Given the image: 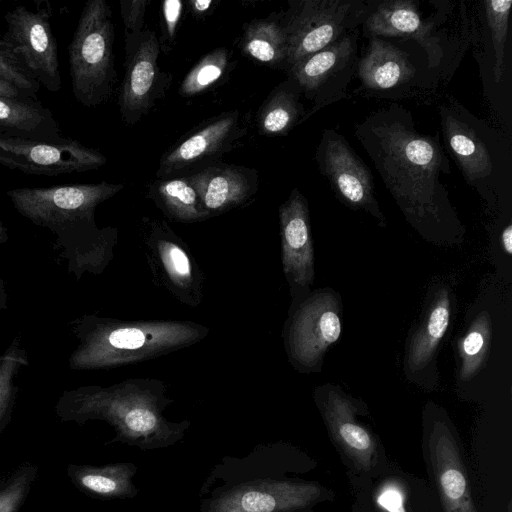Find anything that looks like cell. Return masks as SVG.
<instances>
[{
	"label": "cell",
	"instance_id": "6da1fadb",
	"mask_svg": "<svg viewBox=\"0 0 512 512\" xmlns=\"http://www.w3.org/2000/svg\"><path fill=\"white\" fill-rule=\"evenodd\" d=\"M317 462L300 448L278 441L257 445L243 457L225 456L199 492L200 512H317L336 498L318 481L300 478Z\"/></svg>",
	"mask_w": 512,
	"mask_h": 512
},
{
	"label": "cell",
	"instance_id": "7a4b0ae2",
	"mask_svg": "<svg viewBox=\"0 0 512 512\" xmlns=\"http://www.w3.org/2000/svg\"><path fill=\"white\" fill-rule=\"evenodd\" d=\"M173 402L162 380L135 378L110 386L87 385L65 390L55 404L62 422L79 425L90 420L110 424L120 441L140 449L168 447L181 440L188 420L172 422L165 409Z\"/></svg>",
	"mask_w": 512,
	"mask_h": 512
},
{
	"label": "cell",
	"instance_id": "3957f363",
	"mask_svg": "<svg viewBox=\"0 0 512 512\" xmlns=\"http://www.w3.org/2000/svg\"><path fill=\"white\" fill-rule=\"evenodd\" d=\"M69 326L78 345L68 358L73 371L110 369L158 358L202 341L209 328L193 321H127L84 314Z\"/></svg>",
	"mask_w": 512,
	"mask_h": 512
},
{
	"label": "cell",
	"instance_id": "277c9868",
	"mask_svg": "<svg viewBox=\"0 0 512 512\" xmlns=\"http://www.w3.org/2000/svg\"><path fill=\"white\" fill-rule=\"evenodd\" d=\"M358 138L402 206L407 210L434 208L435 197L444 193L440 172L449 166L432 137L418 134L407 118L389 110L364 123Z\"/></svg>",
	"mask_w": 512,
	"mask_h": 512
},
{
	"label": "cell",
	"instance_id": "5b68a950",
	"mask_svg": "<svg viewBox=\"0 0 512 512\" xmlns=\"http://www.w3.org/2000/svg\"><path fill=\"white\" fill-rule=\"evenodd\" d=\"M112 10L105 0H88L68 45L72 92L78 103L96 107L110 99L114 67Z\"/></svg>",
	"mask_w": 512,
	"mask_h": 512
},
{
	"label": "cell",
	"instance_id": "8992f818",
	"mask_svg": "<svg viewBox=\"0 0 512 512\" xmlns=\"http://www.w3.org/2000/svg\"><path fill=\"white\" fill-rule=\"evenodd\" d=\"M421 446L442 512H478L459 435L440 410L430 409L426 414Z\"/></svg>",
	"mask_w": 512,
	"mask_h": 512
},
{
	"label": "cell",
	"instance_id": "52a82bcc",
	"mask_svg": "<svg viewBox=\"0 0 512 512\" xmlns=\"http://www.w3.org/2000/svg\"><path fill=\"white\" fill-rule=\"evenodd\" d=\"M140 235L154 283L180 303L197 308L204 298V275L187 244L159 219L144 217Z\"/></svg>",
	"mask_w": 512,
	"mask_h": 512
},
{
	"label": "cell",
	"instance_id": "ba28073f",
	"mask_svg": "<svg viewBox=\"0 0 512 512\" xmlns=\"http://www.w3.org/2000/svg\"><path fill=\"white\" fill-rule=\"evenodd\" d=\"M289 4V10L283 15L287 70L344 37L367 12L359 1L301 0Z\"/></svg>",
	"mask_w": 512,
	"mask_h": 512
},
{
	"label": "cell",
	"instance_id": "9c48e42d",
	"mask_svg": "<svg viewBox=\"0 0 512 512\" xmlns=\"http://www.w3.org/2000/svg\"><path fill=\"white\" fill-rule=\"evenodd\" d=\"M106 162L100 151L72 138L45 141L0 128V165L9 169L58 176L95 170Z\"/></svg>",
	"mask_w": 512,
	"mask_h": 512
},
{
	"label": "cell",
	"instance_id": "30bf717a",
	"mask_svg": "<svg viewBox=\"0 0 512 512\" xmlns=\"http://www.w3.org/2000/svg\"><path fill=\"white\" fill-rule=\"evenodd\" d=\"M35 8L19 5L4 19L3 39L26 70L48 91L61 88L57 40L51 29L50 3L36 2Z\"/></svg>",
	"mask_w": 512,
	"mask_h": 512
},
{
	"label": "cell",
	"instance_id": "8fae6325",
	"mask_svg": "<svg viewBox=\"0 0 512 512\" xmlns=\"http://www.w3.org/2000/svg\"><path fill=\"white\" fill-rule=\"evenodd\" d=\"M318 403L349 480L368 476L389 461L378 436L358 419L360 408L351 399L331 389Z\"/></svg>",
	"mask_w": 512,
	"mask_h": 512
},
{
	"label": "cell",
	"instance_id": "7c38bea8",
	"mask_svg": "<svg viewBox=\"0 0 512 512\" xmlns=\"http://www.w3.org/2000/svg\"><path fill=\"white\" fill-rule=\"evenodd\" d=\"M349 482V512H442L431 483L390 460L378 471Z\"/></svg>",
	"mask_w": 512,
	"mask_h": 512
},
{
	"label": "cell",
	"instance_id": "4fadbf2b",
	"mask_svg": "<svg viewBox=\"0 0 512 512\" xmlns=\"http://www.w3.org/2000/svg\"><path fill=\"white\" fill-rule=\"evenodd\" d=\"M123 188L122 183L101 181L48 188H16L8 190L6 195L20 215L46 229L72 214L95 212L99 204Z\"/></svg>",
	"mask_w": 512,
	"mask_h": 512
},
{
	"label": "cell",
	"instance_id": "5bb4252c",
	"mask_svg": "<svg viewBox=\"0 0 512 512\" xmlns=\"http://www.w3.org/2000/svg\"><path fill=\"white\" fill-rule=\"evenodd\" d=\"M160 42L156 34L144 29L125 39V73L119 92L122 120L135 124L148 113L163 89L158 66Z\"/></svg>",
	"mask_w": 512,
	"mask_h": 512
},
{
	"label": "cell",
	"instance_id": "9a60e30c",
	"mask_svg": "<svg viewBox=\"0 0 512 512\" xmlns=\"http://www.w3.org/2000/svg\"><path fill=\"white\" fill-rule=\"evenodd\" d=\"M340 334L337 301L332 295L316 294L293 315L286 337L288 356L295 365L312 367Z\"/></svg>",
	"mask_w": 512,
	"mask_h": 512
},
{
	"label": "cell",
	"instance_id": "2e32d148",
	"mask_svg": "<svg viewBox=\"0 0 512 512\" xmlns=\"http://www.w3.org/2000/svg\"><path fill=\"white\" fill-rule=\"evenodd\" d=\"M238 111L224 113L166 151L160 159L157 176L177 175L227 152L245 133Z\"/></svg>",
	"mask_w": 512,
	"mask_h": 512
},
{
	"label": "cell",
	"instance_id": "e0dca14e",
	"mask_svg": "<svg viewBox=\"0 0 512 512\" xmlns=\"http://www.w3.org/2000/svg\"><path fill=\"white\" fill-rule=\"evenodd\" d=\"M317 159L322 172L346 202L380 215L373 195L371 173L343 137L333 130L325 131Z\"/></svg>",
	"mask_w": 512,
	"mask_h": 512
},
{
	"label": "cell",
	"instance_id": "ac0fdd59",
	"mask_svg": "<svg viewBox=\"0 0 512 512\" xmlns=\"http://www.w3.org/2000/svg\"><path fill=\"white\" fill-rule=\"evenodd\" d=\"M282 265L295 290L307 288L314 280V251L306 199L294 189L279 208Z\"/></svg>",
	"mask_w": 512,
	"mask_h": 512
},
{
	"label": "cell",
	"instance_id": "d6986e66",
	"mask_svg": "<svg viewBox=\"0 0 512 512\" xmlns=\"http://www.w3.org/2000/svg\"><path fill=\"white\" fill-rule=\"evenodd\" d=\"M185 177L210 217L243 205L259 186L256 170L232 164L207 166Z\"/></svg>",
	"mask_w": 512,
	"mask_h": 512
},
{
	"label": "cell",
	"instance_id": "ffe728a7",
	"mask_svg": "<svg viewBox=\"0 0 512 512\" xmlns=\"http://www.w3.org/2000/svg\"><path fill=\"white\" fill-rule=\"evenodd\" d=\"M365 26L368 32L378 36H401L416 40L424 47L430 61L441 57V49L434 38L432 23H425L416 3L411 0H394L378 3L370 11Z\"/></svg>",
	"mask_w": 512,
	"mask_h": 512
},
{
	"label": "cell",
	"instance_id": "44dd1931",
	"mask_svg": "<svg viewBox=\"0 0 512 512\" xmlns=\"http://www.w3.org/2000/svg\"><path fill=\"white\" fill-rule=\"evenodd\" d=\"M356 51V37L345 35L330 46L298 61L288 69L290 78L301 92L312 98L351 65Z\"/></svg>",
	"mask_w": 512,
	"mask_h": 512
},
{
	"label": "cell",
	"instance_id": "7402d4cb",
	"mask_svg": "<svg viewBox=\"0 0 512 512\" xmlns=\"http://www.w3.org/2000/svg\"><path fill=\"white\" fill-rule=\"evenodd\" d=\"M137 467L132 463L106 465L69 464L66 472L72 484L94 498H132L138 489L133 483Z\"/></svg>",
	"mask_w": 512,
	"mask_h": 512
},
{
	"label": "cell",
	"instance_id": "603a6c76",
	"mask_svg": "<svg viewBox=\"0 0 512 512\" xmlns=\"http://www.w3.org/2000/svg\"><path fill=\"white\" fill-rule=\"evenodd\" d=\"M0 128L45 141L64 138L58 121L39 100L0 96Z\"/></svg>",
	"mask_w": 512,
	"mask_h": 512
},
{
	"label": "cell",
	"instance_id": "cb8c5ba5",
	"mask_svg": "<svg viewBox=\"0 0 512 512\" xmlns=\"http://www.w3.org/2000/svg\"><path fill=\"white\" fill-rule=\"evenodd\" d=\"M414 73L407 55L394 45L373 37L359 63V76L371 89L386 90L407 81Z\"/></svg>",
	"mask_w": 512,
	"mask_h": 512
},
{
	"label": "cell",
	"instance_id": "d4e9b609",
	"mask_svg": "<svg viewBox=\"0 0 512 512\" xmlns=\"http://www.w3.org/2000/svg\"><path fill=\"white\" fill-rule=\"evenodd\" d=\"M241 50L254 61L274 67L287 66V37L283 16L255 19L246 23Z\"/></svg>",
	"mask_w": 512,
	"mask_h": 512
},
{
	"label": "cell",
	"instance_id": "484cf974",
	"mask_svg": "<svg viewBox=\"0 0 512 512\" xmlns=\"http://www.w3.org/2000/svg\"><path fill=\"white\" fill-rule=\"evenodd\" d=\"M148 197L173 221L193 223L210 218L201 204L198 193L185 176L152 182Z\"/></svg>",
	"mask_w": 512,
	"mask_h": 512
},
{
	"label": "cell",
	"instance_id": "4316f807",
	"mask_svg": "<svg viewBox=\"0 0 512 512\" xmlns=\"http://www.w3.org/2000/svg\"><path fill=\"white\" fill-rule=\"evenodd\" d=\"M298 85L289 78L275 87L258 110L256 122L261 135H285L304 113Z\"/></svg>",
	"mask_w": 512,
	"mask_h": 512
},
{
	"label": "cell",
	"instance_id": "83f0119b",
	"mask_svg": "<svg viewBox=\"0 0 512 512\" xmlns=\"http://www.w3.org/2000/svg\"><path fill=\"white\" fill-rule=\"evenodd\" d=\"M444 132L466 178L475 183L490 176L492 161L485 145L465 123L450 114L443 116Z\"/></svg>",
	"mask_w": 512,
	"mask_h": 512
},
{
	"label": "cell",
	"instance_id": "f1b7e54d",
	"mask_svg": "<svg viewBox=\"0 0 512 512\" xmlns=\"http://www.w3.org/2000/svg\"><path fill=\"white\" fill-rule=\"evenodd\" d=\"M449 320L450 300L446 292H441L411 341L408 354L411 369L418 370L431 359L448 328Z\"/></svg>",
	"mask_w": 512,
	"mask_h": 512
},
{
	"label": "cell",
	"instance_id": "f546056e",
	"mask_svg": "<svg viewBox=\"0 0 512 512\" xmlns=\"http://www.w3.org/2000/svg\"><path fill=\"white\" fill-rule=\"evenodd\" d=\"M28 364L27 353L17 336L0 355V435L11 420L16 403L17 375Z\"/></svg>",
	"mask_w": 512,
	"mask_h": 512
},
{
	"label": "cell",
	"instance_id": "4dcf8cb0",
	"mask_svg": "<svg viewBox=\"0 0 512 512\" xmlns=\"http://www.w3.org/2000/svg\"><path fill=\"white\" fill-rule=\"evenodd\" d=\"M230 64L231 54L225 47L207 53L186 74L179 94L192 97L207 91L227 73Z\"/></svg>",
	"mask_w": 512,
	"mask_h": 512
},
{
	"label": "cell",
	"instance_id": "1f68e13d",
	"mask_svg": "<svg viewBox=\"0 0 512 512\" xmlns=\"http://www.w3.org/2000/svg\"><path fill=\"white\" fill-rule=\"evenodd\" d=\"M490 339L491 320L489 314L483 312L473 321L459 344L462 380L471 379L482 367L489 353Z\"/></svg>",
	"mask_w": 512,
	"mask_h": 512
},
{
	"label": "cell",
	"instance_id": "d6a6232c",
	"mask_svg": "<svg viewBox=\"0 0 512 512\" xmlns=\"http://www.w3.org/2000/svg\"><path fill=\"white\" fill-rule=\"evenodd\" d=\"M38 476V467L24 462L0 478V512H19Z\"/></svg>",
	"mask_w": 512,
	"mask_h": 512
},
{
	"label": "cell",
	"instance_id": "836d02e7",
	"mask_svg": "<svg viewBox=\"0 0 512 512\" xmlns=\"http://www.w3.org/2000/svg\"><path fill=\"white\" fill-rule=\"evenodd\" d=\"M0 78L13 85L24 97L38 100L41 84L26 70L1 35Z\"/></svg>",
	"mask_w": 512,
	"mask_h": 512
},
{
	"label": "cell",
	"instance_id": "e575fe53",
	"mask_svg": "<svg viewBox=\"0 0 512 512\" xmlns=\"http://www.w3.org/2000/svg\"><path fill=\"white\" fill-rule=\"evenodd\" d=\"M484 5L495 51L494 78L499 82L503 71L504 48L512 1H485Z\"/></svg>",
	"mask_w": 512,
	"mask_h": 512
},
{
	"label": "cell",
	"instance_id": "d590c367",
	"mask_svg": "<svg viewBox=\"0 0 512 512\" xmlns=\"http://www.w3.org/2000/svg\"><path fill=\"white\" fill-rule=\"evenodd\" d=\"M181 0H165L161 4V39L160 48L168 53L175 40L177 27L182 16Z\"/></svg>",
	"mask_w": 512,
	"mask_h": 512
},
{
	"label": "cell",
	"instance_id": "8d00e7d4",
	"mask_svg": "<svg viewBox=\"0 0 512 512\" xmlns=\"http://www.w3.org/2000/svg\"><path fill=\"white\" fill-rule=\"evenodd\" d=\"M150 0H121L120 11L125 27V39L131 38L144 29V17Z\"/></svg>",
	"mask_w": 512,
	"mask_h": 512
},
{
	"label": "cell",
	"instance_id": "74e56055",
	"mask_svg": "<svg viewBox=\"0 0 512 512\" xmlns=\"http://www.w3.org/2000/svg\"><path fill=\"white\" fill-rule=\"evenodd\" d=\"M213 3V0H191L189 6L192 13L198 16L207 12Z\"/></svg>",
	"mask_w": 512,
	"mask_h": 512
},
{
	"label": "cell",
	"instance_id": "f35d334b",
	"mask_svg": "<svg viewBox=\"0 0 512 512\" xmlns=\"http://www.w3.org/2000/svg\"><path fill=\"white\" fill-rule=\"evenodd\" d=\"M0 96L12 97V98L24 97L13 85L4 81L1 78H0Z\"/></svg>",
	"mask_w": 512,
	"mask_h": 512
},
{
	"label": "cell",
	"instance_id": "ab89813d",
	"mask_svg": "<svg viewBox=\"0 0 512 512\" xmlns=\"http://www.w3.org/2000/svg\"><path fill=\"white\" fill-rule=\"evenodd\" d=\"M501 243L508 255L512 254V225L509 224L502 232Z\"/></svg>",
	"mask_w": 512,
	"mask_h": 512
},
{
	"label": "cell",
	"instance_id": "60d3db41",
	"mask_svg": "<svg viewBox=\"0 0 512 512\" xmlns=\"http://www.w3.org/2000/svg\"><path fill=\"white\" fill-rule=\"evenodd\" d=\"M9 296L6 290L5 282L0 277V310L8 309Z\"/></svg>",
	"mask_w": 512,
	"mask_h": 512
},
{
	"label": "cell",
	"instance_id": "b9f144b4",
	"mask_svg": "<svg viewBox=\"0 0 512 512\" xmlns=\"http://www.w3.org/2000/svg\"><path fill=\"white\" fill-rule=\"evenodd\" d=\"M9 240V234L6 226L0 217V244H5Z\"/></svg>",
	"mask_w": 512,
	"mask_h": 512
}]
</instances>
